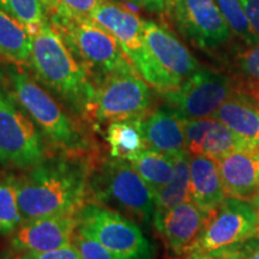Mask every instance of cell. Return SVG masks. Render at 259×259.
I'll return each mask as SVG.
<instances>
[{
    "label": "cell",
    "mask_w": 259,
    "mask_h": 259,
    "mask_svg": "<svg viewBox=\"0 0 259 259\" xmlns=\"http://www.w3.org/2000/svg\"><path fill=\"white\" fill-rule=\"evenodd\" d=\"M130 163L151 187L154 194L166 186L174 174V157L154 149H145Z\"/></svg>",
    "instance_id": "cb8c5ba5"
},
{
    "label": "cell",
    "mask_w": 259,
    "mask_h": 259,
    "mask_svg": "<svg viewBox=\"0 0 259 259\" xmlns=\"http://www.w3.org/2000/svg\"><path fill=\"white\" fill-rule=\"evenodd\" d=\"M73 245L77 247L82 259H121L107 250L105 246H102L95 239L84 235L78 229L74 234Z\"/></svg>",
    "instance_id": "f546056e"
},
{
    "label": "cell",
    "mask_w": 259,
    "mask_h": 259,
    "mask_svg": "<svg viewBox=\"0 0 259 259\" xmlns=\"http://www.w3.org/2000/svg\"><path fill=\"white\" fill-rule=\"evenodd\" d=\"M258 235H259V233H258Z\"/></svg>",
    "instance_id": "ab89813d"
},
{
    "label": "cell",
    "mask_w": 259,
    "mask_h": 259,
    "mask_svg": "<svg viewBox=\"0 0 259 259\" xmlns=\"http://www.w3.org/2000/svg\"><path fill=\"white\" fill-rule=\"evenodd\" d=\"M95 187L100 202L114 204L145 225L153 223L156 210L154 191L128 161L113 157L106 161Z\"/></svg>",
    "instance_id": "9c48e42d"
},
{
    "label": "cell",
    "mask_w": 259,
    "mask_h": 259,
    "mask_svg": "<svg viewBox=\"0 0 259 259\" xmlns=\"http://www.w3.org/2000/svg\"><path fill=\"white\" fill-rule=\"evenodd\" d=\"M191 200L190 193V156L181 153L174 156V174L169 183L155 193V212H163Z\"/></svg>",
    "instance_id": "603a6c76"
},
{
    "label": "cell",
    "mask_w": 259,
    "mask_h": 259,
    "mask_svg": "<svg viewBox=\"0 0 259 259\" xmlns=\"http://www.w3.org/2000/svg\"><path fill=\"white\" fill-rule=\"evenodd\" d=\"M31 35L23 24L0 8V56L14 65L29 64Z\"/></svg>",
    "instance_id": "7402d4cb"
},
{
    "label": "cell",
    "mask_w": 259,
    "mask_h": 259,
    "mask_svg": "<svg viewBox=\"0 0 259 259\" xmlns=\"http://www.w3.org/2000/svg\"><path fill=\"white\" fill-rule=\"evenodd\" d=\"M227 197L248 199L259 189V147L234 151L218 161Z\"/></svg>",
    "instance_id": "e0dca14e"
},
{
    "label": "cell",
    "mask_w": 259,
    "mask_h": 259,
    "mask_svg": "<svg viewBox=\"0 0 259 259\" xmlns=\"http://www.w3.org/2000/svg\"><path fill=\"white\" fill-rule=\"evenodd\" d=\"M24 221L45 216L77 215L88 191L83 163L71 158H47L24 177L14 178Z\"/></svg>",
    "instance_id": "6da1fadb"
},
{
    "label": "cell",
    "mask_w": 259,
    "mask_h": 259,
    "mask_svg": "<svg viewBox=\"0 0 259 259\" xmlns=\"http://www.w3.org/2000/svg\"><path fill=\"white\" fill-rule=\"evenodd\" d=\"M185 259H220L211 253H206L198 250H191L185 254Z\"/></svg>",
    "instance_id": "e575fe53"
},
{
    "label": "cell",
    "mask_w": 259,
    "mask_h": 259,
    "mask_svg": "<svg viewBox=\"0 0 259 259\" xmlns=\"http://www.w3.org/2000/svg\"><path fill=\"white\" fill-rule=\"evenodd\" d=\"M167 12L181 34L202 50H220L234 36L215 0H167Z\"/></svg>",
    "instance_id": "7c38bea8"
},
{
    "label": "cell",
    "mask_w": 259,
    "mask_h": 259,
    "mask_svg": "<svg viewBox=\"0 0 259 259\" xmlns=\"http://www.w3.org/2000/svg\"><path fill=\"white\" fill-rule=\"evenodd\" d=\"M8 74L12 90L10 94L54 147L69 155L84 153L89 148L79 126L27 71L15 65L8 70Z\"/></svg>",
    "instance_id": "277c9868"
},
{
    "label": "cell",
    "mask_w": 259,
    "mask_h": 259,
    "mask_svg": "<svg viewBox=\"0 0 259 259\" xmlns=\"http://www.w3.org/2000/svg\"><path fill=\"white\" fill-rule=\"evenodd\" d=\"M78 231L121 259H153L154 247L142 229L121 213L88 204L77 213Z\"/></svg>",
    "instance_id": "52a82bcc"
},
{
    "label": "cell",
    "mask_w": 259,
    "mask_h": 259,
    "mask_svg": "<svg viewBox=\"0 0 259 259\" xmlns=\"http://www.w3.org/2000/svg\"><path fill=\"white\" fill-rule=\"evenodd\" d=\"M22 254H23V259H82L78 250H77V247L73 244L50 252Z\"/></svg>",
    "instance_id": "1f68e13d"
},
{
    "label": "cell",
    "mask_w": 259,
    "mask_h": 259,
    "mask_svg": "<svg viewBox=\"0 0 259 259\" xmlns=\"http://www.w3.org/2000/svg\"><path fill=\"white\" fill-rule=\"evenodd\" d=\"M252 29L259 37V0H240Z\"/></svg>",
    "instance_id": "d6a6232c"
},
{
    "label": "cell",
    "mask_w": 259,
    "mask_h": 259,
    "mask_svg": "<svg viewBox=\"0 0 259 259\" xmlns=\"http://www.w3.org/2000/svg\"><path fill=\"white\" fill-rule=\"evenodd\" d=\"M147 69L142 78L160 93L174 90L198 71L199 63L166 25L144 21Z\"/></svg>",
    "instance_id": "5b68a950"
},
{
    "label": "cell",
    "mask_w": 259,
    "mask_h": 259,
    "mask_svg": "<svg viewBox=\"0 0 259 259\" xmlns=\"http://www.w3.org/2000/svg\"><path fill=\"white\" fill-rule=\"evenodd\" d=\"M258 233L259 212L253 203L227 197L209 212L198 240L191 250L213 253L254 238Z\"/></svg>",
    "instance_id": "8fae6325"
},
{
    "label": "cell",
    "mask_w": 259,
    "mask_h": 259,
    "mask_svg": "<svg viewBox=\"0 0 259 259\" xmlns=\"http://www.w3.org/2000/svg\"><path fill=\"white\" fill-rule=\"evenodd\" d=\"M184 122L185 119L170 107L158 108L148 114L142 120V131L147 145L173 157L185 153Z\"/></svg>",
    "instance_id": "ac0fdd59"
},
{
    "label": "cell",
    "mask_w": 259,
    "mask_h": 259,
    "mask_svg": "<svg viewBox=\"0 0 259 259\" xmlns=\"http://www.w3.org/2000/svg\"><path fill=\"white\" fill-rule=\"evenodd\" d=\"M103 0H53L50 14H59L69 17H90L92 12Z\"/></svg>",
    "instance_id": "f1b7e54d"
},
{
    "label": "cell",
    "mask_w": 259,
    "mask_h": 259,
    "mask_svg": "<svg viewBox=\"0 0 259 259\" xmlns=\"http://www.w3.org/2000/svg\"><path fill=\"white\" fill-rule=\"evenodd\" d=\"M12 95L0 92V167L30 170L47 160L41 130Z\"/></svg>",
    "instance_id": "8992f818"
},
{
    "label": "cell",
    "mask_w": 259,
    "mask_h": 259,
    "mask_svg": "<svg viewBox=\"0 0 259 259\" xmlns=\"http://www.w3.org/2000/svg\"><path fill=\"white\" fill-rule=\"evenodd\" d=\"M106 141L113 158L132 161L147 149L142 120L109 122L106 130Z\"/></svg>",
    "instance_id": "44dd1931"
},
{
    "label": "cell",
    "mask_w": 259,
    "mask_h": 259,
    "mask_svg": "<svg viewBox=\"0 0 259 259\" xmlns=\"http://www.w3.org/2000/svg\"><path fill=\"white\" fill-rule=\"evenodd\" d=\"M218 119L248 143L259 147V101L248 94L238 92L213 113Z\"/></svg>",
    "instance_id": "ffe728a7"
},
{
    "label": "cell",
    "mask_w": 259,
    "mask_h": 259,
    "mask_svg": "<svg viewBox=\"0 0 259 259\" xmlns=\"http://www.w3.org/2000/svg\"><path fill=\"white\" fill-rule=\"evenodd\" d=\"M48 19L87 70L94 85L112 74L137 72L119 41L94 19L59 14H50Z\"/></svg>",
    "instance_id": "3957f363"
},
{
    "label": "cell",
    "mask_w": 259,
    "mask_h": 259,
    "mask_svg": "<svg viewBox=\"0 0 259 259\" xmlns=\"http://www.w3.org/2000/svg\"><path fill=\"white\" fill-rule=\"evenodd\" d=\"M240 92L235 79L216 71L200 69L179 88L163 93L168 107L185 120L211 118L218 109Z\"/></svg>",
    "instance_id": "30bf717a"
},
{
    "label": "cell",
    "mask_w": 259,
    "mask_h": 259,
    "mask_svg": "<svg viewBox=\"0 0 259 259\" xmlns=\"http://www.w3.org/2000/svg\"><path fill=\"white\" fill-rule=\"evenodd\" d=\"M77 228V215H54L27 220L14 232L11 246L21 253L54 251L72 244Z\"/></svg>",
    "instance_id": "5bb4252c"
},
{
    "label": "cell",
    "mask_w": 259,
    "mask_h": 259,
    "mask_svg": "<svg viewBox=\"0 0 259 259\" xmlns=\"http://www.w3.org/2000/svg\"><path fill=\"white\" fill-rule=\"evenodd\" d=\"M14 178L0 180V235L14 233L23 223Z\"/></svg>",
    "instance_id": "83f0119b"
},
{
    "label": "cell",
    "mask_w": 259,
    "mask_h": 259,
    "mask_svg": "<svg viewBox=\"0 0 259 259\" xmlns=\"http://www.w3.org/2000/svg\"><path fill=\"white\" fill-rule=\"evenodd\" d=\"M220 259H259V239H248L240 244L211 253Z\"/></svg>",
    "instance_id": "4dcf8cb0"
},
{
    "label": "cell",
    "mask_w": 259,
    "mask_h": 259,
    "mask_svg": "<svg viewBox=\"0 0 259 259\" xmlns=\"http://www.w3.org/2000/svg\"><path fill=\"white\" fill-rule=\"evenodd\" d=\"M114 36L139 76H143L148 64V52L144 42V21L136 12L118 3L103 0L90 15Z\"/></svg>",
    "instance_id": "4fadbf2b"
},
{
    "label": "cell",
    "mask_w": 259,
    "mask_h": 259,
    "mask_svg": "<svg viewBox=\"0 0 259 259\" xmlns=\"http://www.w3.org/2000/svg\"><path fill=\"white\" fill-rule=\"evenodd\" d=\"M0 8L34 34L48 21V11L44 0H0Z\"/></svg>",
    "instance_id": "d4e9b609"
},
{
    "label": "cell",
    "mask_w": 259,
    "mask_h": 259,
    "mask_svg": "<svg viewBox=\"0 0 259 259\" xmlns=\"http://www.w3.org/2000/svg\"><path fill=\"white\" fill-rule=\"evenodd\" d=\"M148 85L137 72L106 77L95 84L89 116L99 122L143 120L151 105Z\"/></svg>",
    "instance_id": "ba28073f"
},
{
    "label": "cell",
    "mask_w": 259,
    "mask_h": 259,
    "mask_svg": "<svg viewBox=\"0 0 259 259\" xmlns=\"http://www.w3.org/2000/svg\"><path fill=\"white\" fill-rule=\"evenodd\" d=\"M29 65L45 85L89 118L95 85L50 19L31 34Z\"/></svg>",
    "instance_id": "7a4b0ae2"
},
{
    "label": "cell",
    "mask_w": 259,
    "mask_h": 259,
    "mask_svg": "<svg viewBox=\"0 0 259 259\" xmlns=\"http://www.w3.org/2000/svg\"><path fill=\"white\" fill-rule=\"evenodd\" d=\"M0 259H23V254L17 251L5 252V253L0 254Z\"/></svg>",
    "instance_id": "d590c367"
},
{
    "label": "cell",
    "mask_w": 259,
    "mask_h": 259,
    "mask_svg": "<svg viewBox=\"0 0 259 259\" xmlns=\"http://www.w3.org/2000/svg\"><path fill=\"white\" fill-rule=\"evenodd\" d=\"M184 131L189 155H204L215 161L234 151L254 147L215 118L185 120Z\"/></svg>",
    "instance_id": "2e32d148"
},
{
    "label": "cell",
    "mask_w": 259,
    "mask_h": 259,
    "mask_svg": "<svg viewBox=\"0 0 259 259\" xmlns=\"http://www.w3.org/2000/svg\"><path fill=\"white\" fill-rule=\"evenodd\" d=\"M215 3L234 36L240 38L246 46L258 44V35L252 29L240 0H215Z\"/></svg>",
    "instance_id": "484cf974"
},
{
    "label": "cell",
    "mask_w": 259,
    "mask_h": 259,
    "mask_svg": "<svg viewBox=\"0 0 259 259\" xmlns=\"http://www.w3.org/2000/svg\"><path fill=\"white\" fill-rule=\"evenodd\" d=\"M2 78H3L2 72H0V92H2V90H3V88H2Z\"/></svg>",
    "instance_id": "f35d334b"
},
{
    "label": "cell",
    "mask_w": 259,
    "mask_h": 259,
    "mask_svg": "<svg viewBox=\"0 0 259 259\" xmlns=\"http://www.w3.org/2000/svg\"><path fill=\"white\" fill-rule=\"evenodd\" d=\"M252 202H253V205L255 206V209H257V211L259 212V189L257 192L254 193V196L252 197Z\"/></svg>",
    "instance_id": "8d00e7d4"
},
{
    "label": "cell",
    "mask_w": 259,
    "mask_h": 259,
    "mask_svg": "<svg viewBox=\"0 0 259 259\" xmlns=\"http://www.w3.org/2000/svg\"><path fill=\"white\" fill-rule=\"evenodd\" d=\"M208 216L209 212L189 200L163 212H155L153 223L168 250L181 257L198 240Z\"/></svg>",
    "instance_id": "9a60e30c"
},
{
    "label": "cell",
    "mask_w": 259,
    "mask_h": 259,
    "mask_svg": "<svg viewBox=\"0 0 259 259\" xmlns=\"http://www.w3.org/2000/svg\"><path fill=\"white\" fill-rule=\"evenodd\" d=\"M235 60L240 78L239 90L259 101V42L239 52Z\"/></svg>",
    "instance_id": "4316f807"
},
{
    "label": "cell",
    "mask_w": 259,
    "mask_h": 259,
    "mask_svg": "<svg viewBox=\"0 0 259 259\" xmlns=\"http://www.w3.org/2000/svg\"><path fill=\"white\" fill-rule=\"evenodd\" d=\"M45 4H46V8H47V11H50L52 9V6H53V0H44Z\"/></svg>",
    "instance_id": "74e56055"
},
{
    "label": "cell",
    "mask_w": 259,
    "mask_h": 259,
    "mask_svg": "<svg viewBox=\"0 0 259 259\" xmlns=\"http://www.w3.org/2000/svg\"><path fill=\"white\" fill-rule=\"evenodd\" d=\"M131 2L153 14L163 15L164 12H167V0H131Z\"/></svg>",
    "instance_id": "836d02e7"
},
{
    "label": "cell",
    "mask_w": 259,
    "mask_h": 259,
    "mask_svg": "<svg viewBox=\"0 0 259 259\" xmlns=\"http://www.w3.org/2000/svg\"><path fill=\"white\" fill-rule=\"evenodd\" d=\"M191 200L210 212L227 198L218 161L204 155H190Z\"/></svg>",
    "instance_id": "d6986e66"
}]
</instances>
